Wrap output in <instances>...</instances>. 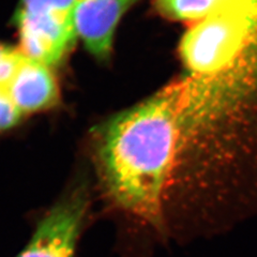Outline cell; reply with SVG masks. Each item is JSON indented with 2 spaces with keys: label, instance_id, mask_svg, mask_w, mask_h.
Masks as SVG:
<instances>
[{
  "label": "cell",
  "instance_id": "cell-1",
  "mask_svg": "<svg viewBox=\"0 0 257 257\" xmlns=\"http://www.w3.org/2000/svg\"><path fill=\"white\" fill-rule=\"evenodd\" d=\"M257 35V12L241 6H225L188 29L180 56L191 75L227 73Z\"/></svg>",
  "mask_w": 257,
  "mask_h": 257
},
{
  "label": "cell",
  "instance_id": "cell-2",
  "mask_svg": "<svg viewBox=\"0 0 257 257\" xmlns=\"http://www.w3.org/2000/svg\"><path fill=\"white\" fill-rule=\"evenodd\" d=\"M76 0H21L16 14L20 51L28 58L53 66L76 39Z\"/></svg>",
  "mask_w": 257,
  "mask_h": 257
},
{
  "label": "cell",
  "instance_id": "cell-3",
  "mask_svg": "<svg viewBox=\"0 0 257 257\" xmlns=\"http://www.w3.org/2000/svg\"><path fill=\"white\" fill-rule=\"evenodd\" d=\"M90 207L89 182L75 180L39 220L28 243L16 257H75Z\"/></svg>",
  "mask_w": 257,
  "mask_h": 257
},
{
  "label": "cell",
  "instance_id": "cell-4",
  "mask_svg": "<svg viewBox=\"0 0 257 257\" xmlns=\"http://www.w3.org/2000/svg\"><path fill=\"white\" fill-rule=\"evenodd\" d=\"M135 0H76V37L95 57H107L120 19Z\"/></svg>",
  "mask_w": 257,
  "mask_h": 257
},
{
  "label": "cell",
  "instance_id": "cell-5",
  "mask_svg": "<svg viewBox=\"0 0 257 257\" xmlns=\"http://www.w3.org/2000/svg\"><path fill=\"white\" fill-rule=\"evenodd\" d=\"M7 90L24 115L50 108L58 100V86L51 66L26 56Z\"/></svg>",
  "mask_w": 257,
  "mask_h": 257
},
{
  "label": "cell",
  "instance_id": "cell-6",
  "mask_svg": "<svg viewBox=\"0 0 257 257\" xmlns=\"http://www.w3.org/2000/svg\"><path fill=\"white\" fill-rule=\"evenodd\" d=\"M157 7L161 13L172 20L195 24L225 5L221 0H157Z\"/></svg>",
  "mask_w": 257,
  "mask_h": 257
},
{
  "label": "cell",
  "instance_id": "cell-7",
  "mask_svg": "<svg viewBox=\"0 0 257 257\" xmlns=\"http://www.w3.org/2000/svg\"><path fill=\"white\" fill-rule=\"evenodd\" d=\"M25 55L20 50H13L0 44V87L7 89Z\"/></svg>",
  "mask_w": 257,
  "mask_h": 257
},
{
  "label": "cell",
  "instance_id": "cell-8",
  "mask_svg": "<svg viewBox=\"0 0 257 257\" xmlns=\"http://www.w3.org/2000/svg\"><path fill=\"white\" fill-rule=\"evenodd\" d=\"M23 116L24 114L16 107L8 90L0 87V132L18 125Z\"/></svg>",
  "mask_w": 257,
  "mask_h": 257
},
{
  "label": "cell",
  "instance_id": "cell-9",
  "mask_svg": "<svg viewBox=\"0 0 257 257\" xmlns=\"http://www.w3.org/2000/svg\"><path fill=\"white\" fill-rule=\"evenodd\" d=\"M225 6H241L257 12V0H221Z\"/></svg>",
  "mask_w": 257,
  "mask_h": 257
}]
</instances>
